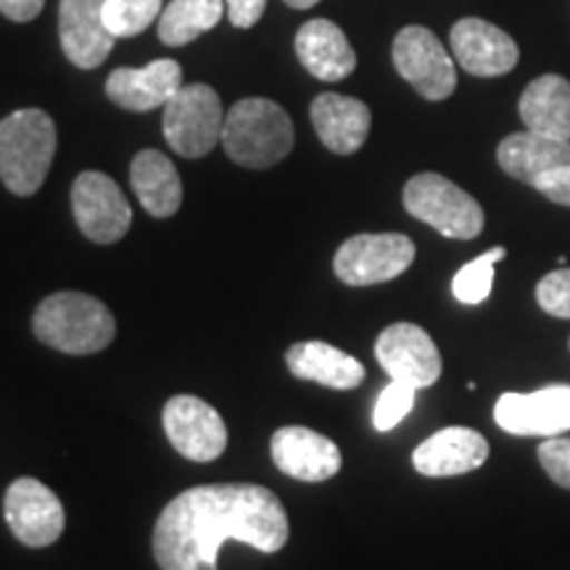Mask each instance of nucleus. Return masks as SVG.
Listing matches in <instances>:
<instances>
[{"mask_svg":"<svg viewBox=\"0 0 570 570\" xmlns=\"http://www.w3.org/2000/svg\"><path fill=\"white\" fill-rule=\"evenodd\" d=\"M454 61L468 75L475 77H499L515 69L520 59L518 42L508 32L499 30L491 21L468 17L460 19L449 32Z\"/></svg>","mask_w":570,"mask_h":570,"instance_id":"15","label":"nucleus"},{"mask_svg":"<svg viewBox=\"0 0 570 570\" xmlns=\"http://www.w3.org/2000/svg\"><path fill=\"white\" fill-rule=\"evenodd\" d=\"M489 460V441L473 428H441L439 433L428 436L415 452L412 465L428 479H449V475H465L479 470Z\"/></svg>","mask_w":570,"mask_h":570,"instance_id":"17","label":"nucleus"},{"mask_svg":"<svg viewBox=\"0 0 570 570\" xmlns=\"http://www.w3.org/2000/svg\"><path fill=\"white\" fill-rule=\"evenodd\" d=\"M71 212L77 227L92 244H117L132 225V209L119 185L104 173H82L71 185Z\"/></svg>","mask_w":570,"mask_h":570,"instance_id":"9","label":"nucleus"},{"mask_svg":"<svg viewBox=\"0 0 570 570\" xmlns=\"http://www.w3.org/2000/svg\"><path fill=\"white\" fill-rule=\"evenodd\" d=\"M415 386H407V383L391 381L386 389L381 391L375 402V412H373V423L377 431H391L402 423L404 417L410 415L412 407H415Z\"/></svg>","mask_w":570,"mask_h":570,"instance_id":"28","label":"nucleus"},{"mask_svg":"<svg viewBox=\"0 0 570 570\" xmlns=\"http://www.w3.org/2000/svg\"><path fill=\"white\" fill-rule=\"evenodd\" d=\"M417 248L402 233H360L344 240L333 259L338 281L354 288L389 283L407 273Z\"/></svg>","mask_w":570,"mask_h":570,"instance_id":"7","label":"nucleus"},{"mask_svg":"<svg viewBox=\"0 0 570 570\" xmlns=\"http://www.w3.org/2000/svg\"><path fill=\"white\" fill-rule=\"evenodd\" d=\"M285 6H291V9H298V11H304V9H312V6H317L320 0H283Z\"/></svg>","mask_w":570,"mask_h":570,"instance_id":"34","label":"nucleus"},{"mask_svg":"<svg viewBox=\"0 0 570 570\" xmlns=\"http://www.w3.org/2000/svg\"><path fill=\"white\" fill-rule=\"evenodd\" d=\"M312 125H315L317 138L323 140L327 151L348 156L365 146L373 114L360 98L341 96V92H320L312 101Z\"/></svg>","mask_w":570,"mask_h":570,"instance_id":"19","label":"nucleus"},{"mask_svg":"<svg viewBox=\"0 0 570 570\" xmlns=\"http://www.w3.org/2000/svg\"><path fill=\"white\" fill-rule=\"evenodd\" d=\"M533 188L539 190L541 196H547L550 202L560 204V206H570V164L568 167H558L552 173L541 175Z\"/></svg>","mask_w":570,"mask_h":570,"instance_id":"31","label":"nucleus"},{"mask_svg":"<svg viewBox=\"0 0 570 570\" xmlns=\"http://www.w3.org/2000/svg\"><path fill=\"white\" fill-rule=\"evenodd\" d=\"M42 6H46V0H0V13L17 24H27V21L40 17Z\"/></svg>","mask_w":570,"mask_h":570,"instance_id":"33","label":"nucleus"},{"mask_svg":"<svg viewBox=\"0 0 570 570\" xmlns=\"http://www.w3.org/2000/svg\"><path fill=\"white\" fill-rule=\"evenodd\" d=\"M267 9V0H227V17L238 30H252Z\"/></svg>","mask_w":570,"mask_h":570,"instance_id":"32","label":"nucleus"},{"mask_svg":"<svg viewBox=\"0 0 570 570\" xmlns=\"http://www.w3.org/2000/svg\"><path fill=\"white\" fill-rule=\"evenodd\" d=\"M285 365L298 381L320 383L336 391L356 389L365 381V365L325 341H298L285 354Z\"/></svg>","mask_w":570,"mask_h":570,"instance_id":"21","label":"nucleus"},{"mask_svg":"<svg viewBox=\"0 0 570 570\" xmlns=\"http://www.w3.org/2000/svg\"><path fill=\"white\" fill-rule=\"evenodd\" d=\"M225 13V0H169L159 17V40L167 46H188L214 30Z\"/></svg>","mask_w":570,"mask_h":570,"instance_id":"25","label":"nucleus"},{"mask_svg":"<svg viewBox=\"0 0 570 570\" xmlns=\"http://www.w3.org/2000/svg\"><path fill=\"white\" fill-rule=\"evenodd\" d=\"M42 344L63 354H98L117 336V320L98 298L80 291H59L42 298L32 317Z\"/></svg>","mask_w":570,"mask_h":570,"instance_id":"2","label":"nucleus"},{"mask_svg":"<svg viewBox=\"0 0 570 570\" xmlns=\"http://www.w3.org/2000/svg\"><path fill=\"white\" fill-rule=\"evenodd\" d=\"M288 537V512L275 491L256 483H206L183 491L161 510L151 544L161 570H217L225 541L273 554Z\"/></svg>","mask_w":570,"mask_h":570,"instance_id":"1","label":"nucleus"},{"mask_svg":"<svg viewBox=\"0 0 570 570\" xmlns=\"http://www.w3.org/2000/svg\"><path fill=\"white\" fill-rule=\"evenodd\" d=\"M518 111L525 130L570 140V82L566 77H537L520 96Z\"/></svg>","mask_w":570,"mask_h":570,"instance_id":"24","label":"nucleus"},{"mask_svg":"<svg viewBox=\"0 0 570 570\" xmlns=\"http://www.w3.org/2000/svg\"><path fill=\"white\" fill-rule=\"evenodd\" d=\"M161 0H104V21L114 38H135L161 17Z\"/></svg>","mask_w":570,"mask_h":570,"instance_id":"27","label":"nucleus"},{"mask_svg":"<svg viewBox=\"0 0 570 570\" xmlns=\"http://www.w3.org/2000/svg\"><path fill=\"white\" fill-rule=\"evenodd\" d=\"M3 515L13 537L24 547H51L61 539L67 515L61 499L38 479H17L6 491Z\"/></svg>","mask_w":570,"mask_h":570,"instance_id":"10","label":"nucleus"},{"mask_svg":"<svg viewBox=\"0 0 570 570\" xmlns=\"http://www.w3.org/2000/svg\"><path fill=\"white\" fill-rule=\"evenodd\" d=\"M394 67L425 101H444L458 88V67L425 27H404L394 40Z\"/></svg>","mask_w":570,"mask_h":570,"instance_id":"8","label":"nucleus"},{"mask_svg":"<svg viewBox=\"0 0 570 570\" xmlns=\"http://www.w3.org/2000/svg\"><path fill=\"white\" fill-rule=\"evenodd\" d=\"M539 462L558 487L570 489V436L544 439L539 446Z\"/></svg>","mask_w":570,"mask_h":570,"instance_id":"30","label":"nucleus"},{"mask_svg":"<svg viewBox=\"0 0 570 570\" xmlns=\"http://www.w3.org/2000/svg\"><path fill=\"white\" fill-rule=\"evenodd\" d=\"M277 470L304 483H323L341 470V449L323 433L304 425L277 428L269 441Z\"/></svg>","mask_w":570,"mask_h":570,"instance_id":"14","label":"nucleus"},{"mask_svg":"<svg viewBox=\"0 0 570 570\" xmlns=\"http://www.w3.org/2000/svg\"><path fill=\"white\" fill-rule=\"evenodd\" d=\"M183 88V67L173 59H156L142 69H114L106 80V96L127 111L164 109Z\"/></svg>","mask_w":570,"mask_h":570,"instance_id":"18","label":"nucleus"},{"mask_svg":"<svg viewBox=\"0 0 570 570\" xmlns=\"http://www.w3.org/2000/svg\"><path fill=\"white\" fill-rule=\"evenodd\" d=\"M164 433L185 460L212 462L227 449L223 415L198 396H173L161 412Z\"/></svg>","mask_w":570,"mask_h":570,"instance_id":"11","label":"nucleus"},{"mask_svg":"<svg viewBox=\"0 0 570 570\" xmlns=\"http://www.w3.org/2000/svg\"><path fill=\"white\" fill-rule=\"evenodd\" d=\"M375 360L391 381L431 389L441 377V354L428 331L415 323H394L375 341Z\"/></svg>","mask_w":570,"mask_h":570,"instance_id":"12","label":"nucleus"},{"mask_svg":"<svg viewBox=\"0 0 570 570\" xmlns=\"http://www.w3.org/2000/svg\"><path fill=\"white\" fill-rule=\"evenodd\" d=\"M537 302L547 315L570 320V267L544 275L537 285Z\"/></svg>","mask_w":570,"mask_h":570,"instance_id":"29","label":"nucleus"},{"mask_svg":"<svg viewBox=\"0 0 570 570\" xmlns=\"http://www.w3.org/2000/svg\"><path fill=\"white\" fill-rule=\"evenodd\" d=\"M164 138L185 159L209 156L223 142L225 111L217 90L209 85H183L164 106Z\"/></svg>","mask_w":570,"mask_h":570,"instance_id":"6","label":"nucleus"},{"mask_svg":"<svg viewBox=\"0 0 570 570\" xmlns=\"http://www.w3.org/2000/svg\"><path fill=\"white\" fill-rule=\"evenodd\" d=\"M59 132L42 109H19L0 119V180L13 196H35L51 169Z\"/></svg>","mask_w":570,"mask_h":570,"instance_id":"3","label":"nucleus"},{"mask_svg":"<svg viewBox=\"0 0 570 570\" xmlns=\"http://www.w3.org/2000/svg\"><path fill=\"white\" fill-rule=\"evenodd\" d=\"M59 38L77 69H96L109 59L114 35L104 21V0H61Z\"/></svg>","mask_w":570,"mask_h":570,"instance_id":"16","label":"nucleus"},{"mask_svg":"<svg viewBox=\"0 0 570 570\" xmlns=\"http://www.w3.org/2000/svg\"><path fill=\"white\" fill-rule=\"evenodd\" d=\"M568 346H570V341H568Z\"/></svg>","mask_w":570,"mask_h":570,"instance_id":"35","label":"nucleus"},{"mask_svg":"<svg viewBox=\"0 0 570 570\" xmlns=\"http://www.w3.org/2000/svg\"><path fill=\"white\" fill-rule=\"evenodd\" d=\"M404 209L444 238L473 240L487 225L481 204L460 185L436 173L415 175L404 185Z\"/></svg>","mask_w":570,"mask_h":570,"instance_id":"5","label":"nucleus"},{"mask_svg":"<svg viewBox=\"0 0 570 570\" xmlns=\"http://www.w3.org/2000/svg\"><path fill=\"white\" fill-rule=\"evenodd\" d=\"M497 161L510 177L533 188V183L541 175L552 173L558 167H568L570 140L550 138V135H539L531 130L512 132L499 142Z\"/></svg>","mask_w":570,"mask_h":570,"instance_id":"22","label":"nucleus"},{"mask_svg":"<svg viewBox=\"0 0 570 570\" xmlns=\"http://www.w3.org/2000/svg\"><path fill=\"white\" fill-rule=\"evenodd\" d=\"M294 140L296 132L288 111L269 98H244L225 114V154L240 167H273L291 154Z\"/></svg>","mask_w":570,"mask_h":570,"instance_id":"4","label":"nucleus"},{"mask_svg":"<svg viewBox=\"0 0 570 570\" xmlns=\"http://www.w3.org/2000/svg\"><path fill=\"white\" fill-rule=\"evenodd\" d=\"M494 420L512 436H562L570 431V386L558 383V386L531 391V394L510 391L499 396Z\"/></svg>","mask_w":570,"mask_h":570,"instance_id":"13","label":"nucleus"},{"mask_svg":"<svg viewBox=\"0 0 570 570\" xmlns=\"http://www.w3.org/2000/svg\"><path fill=\"white\" fill-rule=\"evenodd\" d=\"M130 183L135 196L151 217L167 219L183 206V183L175 164L161 151H140L132 159Z\"/></svg>","mask_w":570,"mask_h":570,"instance_id":"23","label":"nucleus"},{"mask_svg":"<svg viewBox=\"0 0 570 570\" xmlns=\"http://www.w3.org/2000/svg\"><path fill=\"white\" fill-rule=\"evenodd\" d=\"M508 256V248L494 246L491 252L475 256L465 267L454 275L452 294L462 304H481L491 296L494 288V267Z\"/></svg>","mask_w":570,"mask_h":570,"instance_id":"26","label":"nucleus"},{"mask_svg":"<svg viewBox=\"0 0 570 570\" xmlns=\"http://www.w3.org/2000/svg\"><path fill=\"white\" fill-rule=\"evenodd\" d=\"M296 56L312 77L323 82L346 80L356 69L352 42L336 21L312 19L296 32Z\"/></svg>","mask_w":570,"mask_h":570,"instance_id":"20","label":"nucleus"}]
</instances>
